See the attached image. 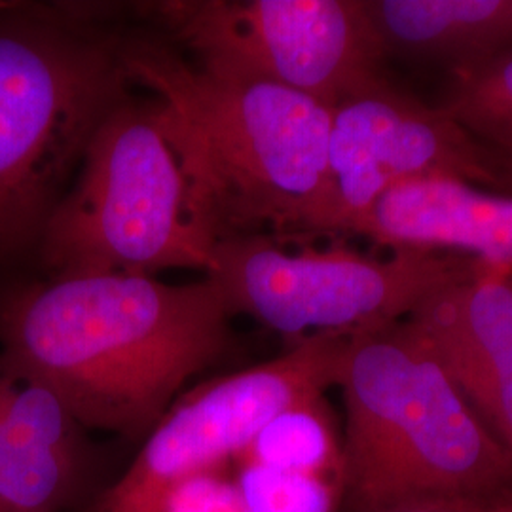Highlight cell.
I'll return each instance as SVG.
<instances>
[{
  "instance_id": "cell-1",
  "label": "cell",
  "mask_w": 512,
  "mask_h": 512,
  "mask_svg": "<svg viewBox=\"0 0 512 512\" xmlns=\"http://www.w3.org/2000/svg\"><path fill=\"white\" fill-rule=\"evenodd\" d=\"M230 317L207 277H2L0 361L54 393L80 427L139 435L219 363Z\"/></svg>"
},
{
  "instance_id": "cell-2",
  "label": "cell",
  "mask_w": 512,
  "mask_h": 512,
  "mask_svg": "<svg viewBox=\"0 0 512 512\" xmlns=\"http://www.w3.org/2000/svg\"><path fill=\"white\" fill-rule=\"evenodd\" d=\"M133 84L154 93L220 241L315 236L327 190L330 109L287 86L217 73L128 40Z\"/></svg>"
},
{
  "instance_id": "cell-3",
  "label": "cell",
  "mask_w": 512,
  "mask_h": 512,
  "mask_svg": "<svg viewBox=\"0 0 512 512\" xmlns=\"http://www.w3.org/2000/svg\"><path fill=\"white\" fill-rule=\"evenodd\" d=\"M336 387L346 406L344 492L359 511L511 497V454L412 321L351 336Z\"/></svg>"
},
{
  "instance_id": "cell-4",
  "label": "cell",
  "mask_w": 512,
  "mask_h": 512,
  "mask_svg": "<svg viewBox=\"0 0 512 512\" xmlns=\"http://www.w3.org/2000/svg\"><path fill=\"white\" fill-rule=\"evenodd\" d=\"M99 8L0 2V274L35 260L95 131L129 97L128 40Z\"/></svg>"
},
{
  "instance_id": "cell-5",
  "label": "cell",
  "mask_w": 512,
  "mask_h": 512,
  "mask_svg": "<svg viewBox=\"0 0 512 512\" xmlns=\"http://www.w3.org/2000/svg\"><path fill=\"white\" fill-rule=\"evenodd\" d=\"M219 232L156 101L126 97L93 135L38 243L42 272L148 275L215 264Z\"/></svg>"
},
{
  "instance_id": "cell-6",
  "label": "cell",
  "mask_w": 512,
  "mask_h": 512,
  "mask_svg": "<svg viewBox=\"0 0 512 512\" xmlns=\"http://www.w3.org/2000/svg\"><path fill=\"white\" fill-rule=\"evenodd\" d=\"M473 258L395 251L389 258L346 247L287 251L264 234L222 239L205 275L230 311L291 338L355 336L404 321L425 296L475 270Z\"/></svg>"
},
{
  "instance_id": "cell-7",
  "label": "cell",
  "mask_w": 512,
  "mask_h": 512,
  "mask_svg": "<svg viewBox=\"0 0 512 512\" xmlns=\"http://www.w3.org/2000/svg\"><path fill=\"white\" fill-rule=\"evenodd\" d=\"M203 67L268 80L332 109L382 76L365 0H167L148 4Z\"/></svg>"
},
{
  "instance_id": "cell-8",
  "label": "cell",
  "mask_w": 512,
  "mask_h": 512,
  "mask_svg": "<svg viewBox=\"0 0 512 512\" xmlns=\"http://www.w3.org/2000/svg\"><path fill=\"white\" fill-rule=\"evenodd\" d=\"M349 338L315 334L272 361L183 393L97 512H152L179 482L236 463L277 414L338 385Z\"/></svg>"
},
{
  "instance_id": "cell-9",
  "label": "cell",
  "mask_w": 512,
  "mask_h": 512,
  "mask_svg": "<svg viewBox=\"0 0 512 512\" xmlns=\"http://www.w3.org/2000/svg\"><path fill=\"white\" fill-rule=\"evenodd\" d=\"M429 177L499 184L495 156L444 110L385 76L330 109L327 190L315 236L349 234L391 188Z\"/></svg>"
},
{
  "instance_id": "cell-10",
  "label": "cell",
  "mask_w": 512,
  "mask_h": 512,
  "mask_svg": "<svg viewBox=\"0 0 512 512\" xmlns=\"http://www.w3.org/2000/svg\"><path fill=\"white\" fill-rule=\"evenodd\" d=\"M423 332L478 420L512 456V270H475L406 317Z\"/></svg>"
},
{
  "instance_id": "cell-11",
  "label": "cell",
  "mask_w": 512,
  "mask_h": 512,
  "mask_svg": "<svg viewBox=\"0 0 512 512\" xmlns=\"http://www.w3.org/2000/svg\"><path fill=\"white\" fill-rule=\"evenodd\" d=\"M349 234L395 251H458L488 268L512 270V196L454 177L410 181L384 194Z\"/></svg>"
},
{
  "instance_id": "cell-12",
  "label": "cell",
  "mask_w": 512,
  "mask_h": 512,
  "mask_svg": "<svg viewBox=\"0 0 512 512\" xmlns=\"http://www.w3.org/2000/svg\"><path fill=\"white\" fill-rule=\"evenodd\" d=\"M80 425L44 385L0 361V509L59 512L82 465Z\"/></svg>"
},
{
  "instance_id": "cell-13",
  "label": "cell",
  "mask_w": 512,
  "mask_h": 512,
  "mask_svg": "<svg viewBox=\"0 0 512 512\" xmlns=\"http://www.w3.org/2000/svg\"><path fill=\"white\" fill-rule=\"evenodd\" d=\"M365 8L385 55L463 71L512 48V0H365Z\"/></svg>"
},
{
  "instance_id": "cell-14",
  "label": "cell",
  "mask_w": 512,
  "mask_h": 512,
  "mask_svg": "<svg viewBox=\"0 0 512 512\" xmlns=\"http://www.w3.org/2000/svg\"><path fill=\"white\" fill-rule=\"evenodd\" d=\"M238 461L344 482L342 439L325 395L277 414L262 427Z\"/></svg>"
},
{
  "instance_id": "cell-15",
  "label": "cell",
  "mask_w": 512,
  "mask_h": 512,
  "mask_svg": "<svg viewBox=\"0 0 512 512\" xmlns=\"http://www.w3.org/2000/svg\"><path fill=\"white\" fill-rule=\"evenodd\" d=\"M454 73V86L440 109L482 145L512 158V50Z\"/></svg>"
},
{
  "instance_id": "cell-16",
  "label": "cell",
  "mask_w": 512,
  "mask_h": 512,
  "mask_svg": "<svg viewBox=\"0 0 512 512\" xmlns=\"http://www.w3.org/2000/svg\"><path fill=\"white\" fill-rule=\"evenodd\" d=\"M234 478L251 512H336L344 482L264 467L251 461L234 463Z\"/></svg>"
},
{
  "instance_id": "cell-17",
  "label": "cell",
  "mask_w": 512,
  "mask_h": 512,
  "mask_svg": "<svg viewBox=\"0 0 512 512\" xmlns=\"http://www.w3.org/2000/svg\"><path fill=\"white\" fill-rule=\"evenodd\" d=\"M152 512H251L234 473L217 469L190 476L173 486Z\"/></svg>"
},
{
  "instance_id": "cell-18",
  "label": "cell",
  "mask_w": 512,
  "mask_h": 512,
  "mask_svg": "<svg viewBox=\"0 0 512 512\" xmlns=\"http://www.w3.org/2000/svg\"><path fill=\"white\" fill-rule=\"evenodd\" d=\"M492 507H478L471 503H427L395 512H486Z\"/></svg>"
},
{
  "instance_id": "cell-19",
  "label": "cell",
  "mask_w": 512,
  "mask_h": 512,
  "mask_svg": "<svg viewBox=\"0 0 512 512\" xmlns=\"http://www.w3.org/2000/svg\"><path fill=\"white\" fill-rule=\"evenodd\" d=\"M486 512H512V495L511 497H507L505 501L497 503V505H494L492 509H488Z\"/></svg>"
},
{
  "instance_id": "cell-20",
  "label": "cell",
  "mask_w": 512,
  "mask_h": 512,
  "mask_svg": "<svg viewBox=\"0 0 512 512\" xmlns=\"http://www.w3.org/2000/svg\"><path fill=\"white\" fill-rule=\"evenodd\" d=\"M0 512H4V511H2V509H0Z\"/></svg>"
}]
</instances>
